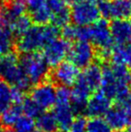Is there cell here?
Listing matches in <instances>:
<instances>
[{
  "label": "cell",
  "instance_id": "f35d334b",
  "mask_svg": "<svg viewBox=\"0 0 131 132\" xmlns=\"http://www.w3.org/2000/svg\"><path fill=\"white\" fill-rule=\"evenodd\" d=\"M129 1H130V2H131V0H129Z\"/></svg>",
  "mask_w": 131,
  "mask_h": 132
},
{
  "label": "cell",
  "instance_id": "d6a6232c",
  "mask_svg": "<svg viewBox=\"0 0 131 132\" xmlns=\"http://www.w3.org/2000/svg\"><path fill=\"white\" fill-rule=\"evenodd\" d=\"M62 1H64V2H66L67 4H69V3H72L74 0H62Z\"/></svg>",
  "mask_w": 131,
  "mask_h": 132
},
{
  "label": "cell",
  "instance_id": "4316f807",
  "mask_svg": "<svg viewBox=\"0 0 131 132\" xmlns=\"http://www.w3.org/2000/svg\"><path fill=\"white\" fill-rule=\"evenodd\" d=\"M36 123L33 118L25 115H21L14 125V130L15 132H34Z\"/></svg>",
  "mask_w": 131,
  "mask_h": 132
},
{
  "label": "cell",
  "instance_id": "5bb4252c",
  "mask_svg": "<svg viewBox=\"0 0 131 132\" xmlns=\"http://www.w3.org/2000/svg\"><path fill=\"white\" fill-rule=\"evenodd\" d=\"M26 12L36 24H48L51 20V11L48 0H24Z\"/></svg>",
  "mask_w": 131,
  "mask_h": 132
},
{
  "label": "cell",
  "instance_id": "ffe728a7",
  "mask_svg": "<svg viewBox=\"0 0 131 132\" xmlns=\"http://www.w3.org/2000/svg\"><path fill=\"white\" fill-rule=\"evenodd\" d=\"M110 57L112 63L125 65L131 70V43L125 45H114Z\"/></svg>",
  "mask_w": 131,
  "mask_h": 132
},
{
  "label": "cell",
  "instance_id": "d4e9b609",
  "mask_svg": "<svg viewBox=\"0 0 131 132\" xmlns=\"http://www.w3.org/2000/svg\"><path fill=\"white\" fill-rule=\"evenodd\" d=\"M31 26H32V20L30 19V16L24 14L12 22L9 28L12 30V32L14 33L15 36L19 37L23 33H25Z\"/></svg>",
  "mask_w": 131,
  "mask_h": 132
},
{
  "label": "cell",
  "instance_id": "e575fe53",
  "mask_svg": "<svg viewBox=\"0 0 131 132\" xmlns=\"http://www.w3.org/2000/svg\"><path fill=\"white\" fill-rule=\"evenodd\" d=\"M114 132H125L124 130V129H119V130H116V131H114Z\"/></svg>",
  "mask_w": 131,
  "mask_h": 132
},
{
  "label": "cell",
  "instance_id": "484cf974",
  "mask_svg": "<svg viewBox=\"0 0 131 132\" xmlns=\"http://www.w3.org/2000/svg\"><path fill=\"white\" fill-rule=\"evenodd\" d=\"M86 132H112L105 119L101 117H93L87 121Z\"/></svg>",
  "mask_w": 131,
  "mask_h": 132
},
{
  "label": "cell",
  "instance_id": "d6986e66",
  "mask_svg": "<svg viewBox=\"0 0 131 132\" xmlns=\"http://www.w3.org/2000/svg\"><path fill=\"white\" fill-rule=\"evenodd\" d=\"M24 14H26L24 0H11L0 10V18L8 27L15 19Z\"/></svg>",
  "mask_w": 131,
  "mask_h": 132
},
{
  "label": "cell",
  "instance_id": "7a4b0ae2",
  "mask_svg": "<svg viewBox=\"0 0 131 132\" xmlns=\"http://www.w3.org/2000/svg\"><path fill=\"white\" fill-rule=\"evenodd\" d=\"M0 78L23 92L31 85L22 70L18 56L13 52L0 56Z\"/></svg>",
  "mask_w": 131,
  "mask_h": 132
},
{
  "label": "cell",
  "instance_id": "603a6c76",
  "mask_svg": "<svg viewBox=\"0 0 131 132\" xmlns=\"http://www.w3.org/2000/svg\"><path fill=\"white\" fill-rule=\"evenodd\" d=\"M0 122L5 127H11L15 123L18 119L22 115L20 104H13L9 109L0 114Z\"/></svg>",
  "mask_w": 131,
  "mask_h": 132
},
{
  "label": "cell",
  "instance_id": "d590c367",
  "mask_svg": "<svg viewBox=\"0 0 131 132\" xmlns=\"http://www.w3.org/2000/svg\"><path fill=\"white\" fill-rule=\"evenodd\" d=\"M129 23H130V25H131V14H130V15H129Z\"/></svg>",
  "mask_w": 131,
  "mask_h": 132
},
{
  "label": "cell",
  "instance_id": "30bf717a",
  "mask_svg": "<svg viewBox=\"0 0 131 132\" xmlns=\"http://www.w3.org/2000/svg\"><path fill=\"white\" fill-rule=\"evenodd\" d=\"M69 61L79 69H85L93 64L95 57V46L86 40H76L70 45L69 52Z\"/></svg>",
  "mask_w": 131,
  "mask_h": 132
},
{
  "label": "cell",
  "instance_id": "f1b7e54d",
  "mask_svg": "<svg viewBox=\"0 0 131 132\" xmlns=\"http://www.w3.org/2000/svg\"><path fill=\"white\" fill-rule=\"evenodd\" d=\"M87 120L84 116H77L74 118L72 123L69 129V132H86Z\"/></svg>",
  "mask_w": 131,
  "mask_h": 132
},
{
  "label": "cell",
  "instance_id": "ac0fdd59",
  "mask_svg": "<svg viewBox=\"0 0 131 132\" xmlns=\"http://www.w3.org/2000/svg\"><path fill=\"white\" fill-rule=\"evenodd\" d=\"M114 45H125L131 43V25L125 19H116L110 25Z\"/></svg>",
  "mask_w": 131,
  "mask_h": 132
},
{
  "label": "cell",
  "instance_id": "6da1fadb",
  "mask_svg": "<svg viewBox=\"0 0 131 132\" xmlns=\"http://www.w3.org/2000/svg\"><path fill=\"white\" fill-rule=\"evenodd\" d=\"M60 30L53 24H36L19 36L15 46L22 54L37 52L59 37Z\"/></svg>",
  "mask_w": 131,
  "mask_h": 132
},
{
  "label": "cell",
  "instance_id": "ab89813d",
  "mask_svg": "<svg viewBox=\"0 0 131 132\" xmlns=\"http://www.w3.org/2000/svg\"><path fill=\"white\" fill-rule=\"evenodd\" d=\"M55 132H57V131H55ZM61 132H62V131H61Z\"/></svg>",
  "mask_w": 131,
  "mask_h": 132
},
{
  "label": "cell",
  "instance_id": "52a82bcc",
  "mask_svg": "<svg viewBox=\"0 0 131 132\" xmlns=\"http://www.w3.org/2000/svg\"><path fill=\"white\" fill-rule=\"evenodd\" d=\"M99 89L110 99H115L118 102L128 100L130 85L118 80L111 72L108 65L102 68V79Z\"/></svg>",
  "mask_w": 131,
  "mask_h": 132
},
{
  "label": "cell",
  "instance_id": "8d00e7d4",
  "mask_svg": "<svg viewBox=\"0 0 131 132\" xmlns=\"http://www.w3.org/2000/svg\"><path fill=\"white\" fill-rule=\"evenodd\" d=\"M1 1H4V2H9V1H11V0H1Z\"/></svg>",
  "mask_w": 131,
  "mask_h": 132
},
{
  "label": "cell",
  "instance_id": "9c48e42d",
  "mask_svg": "<svg viewBox=\"0 0 131 132\" xmlns=\"http://www.w3.org/2000/svg\"><path fill=\"white\" fill-rule=\"evenodd\" d=\"M97 7L104 19H126L131 14L129 0H97Z\"/></svg>",
  "mask_w": 131,
  "mask_h": 132
},
{
  "label": "cell",
  "instance_id": "1f68e13d",
  "mask_svg": "<svg viewBox=\"0 0 131 132\" xmlns=\"http://www.w3.org/2000/svg\"><path fill=\"white\" fill-rule=\"evenodd\" d=\"M128 101L131 104V85H130V91H129V96H128Z\"/></svg>",
  "mask_w": 131,
  "mask_h": 132
},
{
  "label": "cell",
  "instance_id": "74e56055",
  "mask_svg": "<svg viewBox=\"0 0 131 132\" xmlns=\"http://www.w3.org/2000/svg\"><path fill=\"white\" fill-rule=\"evenodd\" d=\"M34 132H42V131H40V130H35Z\"/></svg>",
  "mask_w": 131,
  "mask_h": 132
},
{
  "label": "cell",
  "instance_id": "7c38bea8",
  "mask_svg": "<svg viewBox=\"0 0 131 132\" xmlns=\"http://www.w3.org/2000/svg\"><path fill=\"white\" fill-rule=\"evenodd\" d=\"M70 44L64 38H57L43 48V57L49 67H56L68 57Z\"/></svg>",
  "mask_w": 131,
  "mask_h": 132
},
{
  "label": "cell",
  "instance_id": "f546056e",
  "mask_svg": "<svg viewBox=\"0 0 131 132\" xmlns=\"http://www.w3.org/2000/svg\"><path fill=\"white\" fill-rule=\"evenodd\" d=\"M0 132H15V131L13 128H11V127H4Z\"/></svg>",
  "mask_w": 131,
  "mask_h": 132
},
{
  "label": "cell",
  "instance_id": "8fae6325",
  "mask_svg": "<svg viewBox=\"0 0 131 132\" xmlns=\"http://www.w3.org/2000/svg\"><path fill=\"white\" fill-rule=\"evenodd\" d=\"M57 96V89L49 81H43L34 85L31 90V98L39 105L43 111L48 110L54 106Z\"/></svg>",
  "mask_w": 131,
  "mask_h": 132
},
{
  "label": "cell",
  "instance_id": "7402d4cb",
  "mask_svg": "<svg viewBox=\"0 0 131 132\" xmlns=\"http://www.w3.org/2000/svg\"><path fill=\"white\" fill-rule=\"evenodd\" d=\"M13 104H15L14 87L0 80V114L9 109Z\"/></svg>",
  "mask_w": 131,
  "mask_h": 132
},
{
  "label": "cell",
  "instance_id": "4dcf8cb0",
  "mask_svg": "<svg viewBox=\"0 0 131 132\" xmlns=\"http://www.w3.org/2000/svg\"><path fill=\"white\" fill-rule=\"evenodd\" d=\"M4 25H5V23L2 21V19H1V18H0V30L2 29V27H3Z\"/></svg>",
  "mask_w": 131,
  "mask_h": 132
},
{
  "label": "cell",
  "instance_id": "e0dca14e",
  "mask_svg": "<svg viewBox=\"0 0 131 132\" xmlns=\"http://www.w3.org/2000/svg\"><path fill=\"white\" fill-rule=\"evenodd\" d=\"M102 79V68L98 64H91L84 69L83 72L79 74L78 80L92 91L96 92L100 88Z\"/></svg>",
  "mask_w": 131,
  "mask_h": 132
},
{
  "label": "cell",
  "instance_id": "277c9868",
  "mask_svg": "<svg viewBox=\"0 0 131 132\" xmlns=\"http://www.w3.org/2000/svg\"><path fill=\"white\" fill-rule=\"evenodd\" d=\"M89 42L97 48L101 57H110L114 43L107 19H97L93 24L89 25Z\"/></svg>",
  "mask_w": 131,
  "mask_h": 132
},
{
  "label": "cell",
  "instance_id": "5b68a950",
  "mask_svg": "<svg viewBox=\"0 0 131 132\" xmlns=\"http://www.w3.org/2000/svg\"><path fill=\"white\" fill-rule=\"evenodd\" d=\"M19 63L26 78L31 85L39 84L47 77L49 66L40 53L32 52L23 54Z\"/></svg>",
  "mask_w": 131,
  "mask_h": 132
},
{
  "label": "cell",
  "instance_id": "8992f818",
  "mask_svg": "<svg viewBox=\"0 0 131 132\" xmlns=\"http://www.w3.org/2000/svg\"><path fill=\"white\" fill-rule=\"evenodd\" d=\"M70 20L76 26H89L99 19L97 0H74L71 3Z\"/></svg>",
  "mask_w": 131,
  "mask_h": 132
},
{
  "label": "cell",
  "instance_id": "83f0119b",
  "mask_svg": "<svg viewBox=\"0 0 131 132\" xmlns=\"http://www.w3.org/2000/svg\"><path fill=\"white\" fill-rule=\"evenodd\" d=\"M20 106H21L22 114L30 118H33V119L37 118L43 112V110L39 107V105L31 97L30 98H26L25 97L22 100V102L20 103Z\"/></svg>",
  "mask_w": 131,
  "mask_h": 132
},
{
  "label": "cell",
  "instance_id": "836d02e7",
  "mask_svg": "<svg viewBox=\"0 0 131 132\" xmlns=\"http://www.w3.org/2000/svg\"><path fill=\"white\" fill-rule=\"evenodd\" d=\"M125 132H131V125H130V126H128L127 129L125 130Z\"/></svg>",
  "mask_w": 131,
  "mask_h": 132
},
{
  "label": "cell",
  "instance_id": "2e32d148",
  "mask_svg": "<svg viewBox=\"0 0 131 132\" xmlns=\"http://www.w3.org/2000/svg\"><path fill=\"white\" fill-rule=\"evenodd\" d=\"M51 11L50 22L58 28L64 27L70 21V10L62 0H48Z\"/></svg>",
  "mask_w": 131,
  "mask_h": 132
},
{
  "label": "cell",
  "instance_id": "cb8c5ba5",
  "mask_svg": "<svg viewBox=\"0 0 131 132\" xmlns=\"http://www.w3.org/2000/svg\"><path fill=\"white\" fill-rule=\"evenodd\" d=\"M15 35L6 24L0 30V56L11 52L15 44Z\"/></svg>",
  "mask_w": 131,
  "mask_h": 132
},
{
  "label": "cell",
  "instance_id": "3957f363",
  "mask_svg": "<svg viewBox=\"0 0 131 132\" xmlns=\"http://www.w3.org/2000/svg\"><path fill=\"white\" fill-rule=\"evenodd\" d=\"M53 115L57 121L58 128L62 132L69 131L75 118V110L71 104L70 90L68 87L61 86L57 89L56 102L53 106Z\"/></svg>",
  "mask_w": 131,
  "mask_h": 132
},
{
  "label": "cell",
  "instance_id": "9a60e30c",
  "mask_svg": "<svg viewBox=\"0 0 131 132\" xmlns=\"http://www.w3.org/2000/svg\"><path fill=\"white\" fill-rule=\"evenodd\" d=\"M111 107V99L103 93L95 92L89 97L84 108V112L91 118L102 117Z\"/></svg>",
  "mask_w": 131,
  "mask_h": 132
},
{
  "label": "cell",
  "instance_id": "ba28073f",
  "mask_svg": "<svg viewBox=\"0 0 131 132\" xmlns=\"http://www.w3.org/2000/svg\"><path fill=\"white\" fill-rule=\"evenodd\" d=\"M111 128L115 130L127 128L131 125V104L128 100L118 101L104 115Z\"/></svg>",
  "mask_w": 131,
  "mask_h": 132
},
{
  "label": "cell",
  "instance_id": "4fadbf2b",
  "mask_svg": "<svg viewBox=\"0 0 131 132\" xmlns=\"http://www.w3.org/2000/svg\"><path fill=\"white\" fill-rule=\"evenodd\" d=\"M79 68L70 61H63L54 67L52 70V80L63 87H71L79 77Z\"/></svg>",
  "mask_w": 131,
  "mask_h": 132
},
{
  "label": "cell",
  "instance_id": "44dd1931",
  "mask_svg": "<svg viewBox=\"0 0 131 132\" xmlns=\"http://www.w3.org/2000/svg\"><path fill=\"white\" fill-rule=\"evenodd\" d=\"M36 126L42 132H55L58 129V125L52 112L43 111L36 118Z\"/></svg>",
  "mask_w": 131,
  "mask_h": 132
}]
</instances>
